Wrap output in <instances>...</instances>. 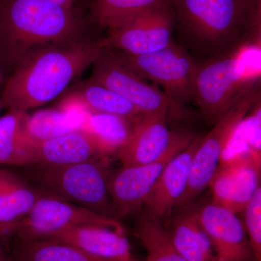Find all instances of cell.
<instances>
[{"label": "cell", "mask_w": 261, "mask_h": 261, "mask_svg": "<svg viewBox=\"0 0 261 261\" xmlns=\"http://www.w3.org/2000/svg\"><path fill=\"white\" fill-rule=\"evenodd\" d=\"M245 231L254 260L261 261V187L252 196L244 209Z\"/></svg>", "instance_id": "27"}, {"label": "cell", "mask_w": 261, "mask_h": 261, "mask_svg": "<svg viewBox=\"0 0 261 261\" xmlns=\"http://www.w3.org/2000/svg\"><path fill=\"white\" fill-rule=\"evenodd\" d=\"M76 130L61 110L44 109L28 114L23 125L25 142L29 145ZM30 149V148H29Z\"/></svg>", "instance_id": "26"}, {"label": "cell", "mask_w": 261, "mask_h": 261, "mask_svg": "<svg viewBox=\"0 0 261 261\" xmlns=\"http://www.w3.org/2000/svg\"><path fill=\"white\" fill-rule=\"evenodd\" d=\"M92 113H108L137 119L142 113L128 99L114 91L87 80L74 92Z\"/></svg>", "instance_id": "24"}, {"label": "cell", "mask_w": 261, "mask_h": 261, "mask_svg": "<svg viewBox=\"0 0 261 261\" xmlns=\"http://www.w3.org/2000/svg\"><path fill=\"white\" fill-rule=\"evenodd\" d=\"M29 148L35 166H68L101 158L92 136L84 130L31 144Z\"/></svg>", "instance_id": "17"}, {"label": "cell", "mask_w": 261, "mask_h": 261, "mask_svg": "<svg viewBox=\"0 0 261 261\" xmlns=\"http://www.w3.org/2000/svg\"><path fill=\"white\" fill-rule=\"evenodd\" d=\"M8 238L7 235L5 234L4 231H3V228L0 227V243L2 244L3 241H5L6 239Z\"/></svg>", "instance_id": "31"}, {"label": "cell", "mask_w": 261, "mask_h": 261, "mask_svg": "<svg viewBox=\"0 0 261 261\" xmlns=\"http://www.w3.org/2000/svg\"><path fill=\"white\" fill-rule=\"evenodd\" d=\"M202 136L196 135L190 145L168 163L143 207L146 214L169 226L173 209L177 206L187 188L192 159Z\"/></svg>", "instance_id": "15"}, {"label": "cell", "mask_w": 261, "mask_h": 261, "mask_svg": "<svg viewBox=\"0 0 261 261\" xmlns=\"http://www.w3.org/2000/svg\"><path fill=\"white\" fill-rule=\"evenodd\" d=\"M88 81L100 84L128 99L143 115L165 114L180 107L159 87L147 83L104 49L93 63Z\"/></svg>", "instance_id": "9"}, {"label": "cell", "mask_w": 261, "mask_h": 261, "mask_svg": "<svg viewBox=\"0 0 261 261\" xmlns=\"http://www.w3.org/2000/svg\"><path fill=\"white\" fill-rule=\"evenodd\" d=\"M3 109H4V108H3V102H2L1 99H0V118H1V113Z\"/></svg>", "instance_id": "33"}, {"label": "cell", "mask_w": 261, "mask_h": 261, "mask_svg": "<svg viewBox=\"0 0 261 261\" xmlns=\"http://www.w3.org/2000/svg\"><path fill=\"white\" fill-rule=\"evenodd\" d=\"M177 44L196 62L261 43V0H173Z\"/></svg>", "instance_id": "1"}, {"label": "cell", "mask_w": 261, "mask_h": 261, "mask_svg": "<svg viewBox=\"0 0 261 261\" xmlns=\"http://www.w3.org/2000/svg\"><path fill=\"white\" fill-rule=\"evenodd\" d=\"M173 5V0H92V21L109 30L149 10Z\"/></svg>", "instance_id": "22"}, {"label": "cell", "mask_w": 261, "mask_h": 261, "mask_svg": "<svg viewBox=\"0 0 261 261\" xmlns=\"http://www.w3.org/2000/svg\"><path fill=\"white\" fill-rule=\"evenodd\" d=\"M28 114L25 111H8L0 118V165L35 166L23 134Z\"/></svg>", "instance_id": "21"}, {"label": "cell", "mask_w": 261, "mask_h": 261, "mask_svg": "<svg viewBox=\"0 0 261 261\" xmlns=\"http://www.w3.org/2000/svg\"><path fill=\"white\" fill-rule=\"evenodd\" d=\"M195 212L214 246L216 261L254 260L245 226L238 214L214 201L195 207Z\"/></svg>", "instance_id": "14"}, {"label": "cell", "mask_w": 261, "mask_h": 261, "mask_svg": "<svg viewBox=\"0 0 261 261\" xmlns=\"http://www.w3.org/2000/svg\"><path fill=\"white\" fill-rule=\"evenodd\" d=\"M167 115H141L135 121L132 135L125 147L118 152L123 166L155 162L170 149L196 135L186 130H169Z\"/></svg>", "instance_id": "13"}, {"label": "cell", "mask_w": 261, "mask_h": 261, "mask_svg": "<svg viewBox=\"0 0 261 261\" xmlns=\"http://www.w3.org/2000/svg\"><path fill=\"white\" fill-rule=\"evenodd\" d=\"M58 108L68 116L76 130L82 129L92 113L83 101L73 93L63 99Z\"/></svg>", "instance_id": "28"}, {"label": "cell", "mask_w": 261, "mask_h": 261, "mask_svg": "<svg viewBox=\"0 0 261 261\" xmlns=\"http://www.w3.org/2000/svg\"><path fill=\"white\" fill-rule=\"evenodd\" d=\"M104 39L84 40L41 49L15 68L5 82L1 100L8 111L41 107L68 88L103 49Z\"/></svg>", "instance_id": "2"}, {"label": "cell", "mask_w": 261, "mask_h": 261, "mask_svg": "<svg viewBox=\"0 0 261 261\" xmlns=\"http://www.w3.org/2000/svg\"><path fill=\"white\" fill-rule=\"evenodd\" d=\"M261 43L221 58L197 62L194 102L214 123L237 98L260 82Z\"/></svg>", "instance_id": "4"}, {"label": "cell", "mask_w": 261, "mask_h": 261, "mask_svg": "<svg viewBox=\"0 0 261 261\" xmlns=\"http://www.w3.org/2000/svg\"><path fill=\"white\" fill-rule=\"evenodd\" d=\"M42 240L68 244L83 251L113 261L132 260V250L126 233L97 226L68 228Z\"/></svg>", "instance_id": "16"}, {"label": "cell", "mask_w": 261, "mask_h": 261, "mask_svg": "<svg viewBox=\"0 0 261 261\" xmlns=\"http://www.w3.org/2000/svg\"><path fill=\"white\" fill-rule=\"evenodd\" d=\"M98 159L68 166H39L30 174L43 191L98 214L116 218L108 190L109 175L106 162Z\"/></svg>", "instance_id": "5"}, {"label": "cell", "mask_w": 261, "mask_h": 261, "mask_svg": "<svg viewBox=\"0 0 261 261\" xmlns=\"http://www.w3.org/2000/svg\"><path fill=\"white\" fill-rule=\"evenodd\" d=\"M179 208L168 230L176 250L187 261H216L214 246L199 224L195 207L190 204Z\"/></svg>", "instance_id": "18"}, {"label": "cell", "mask_w": 261, "mask_h": 261, "mask_svg": "<svg viewBox=\"0 0 261 261\" xmlns=\"http://www.w3.org/2000/svg\"><path fill=\"white\" fill-rule=\"evenodd\" d=\"M4 72H3V67H2L1 61H0V85L3 83V81H4Z\"/></svg>", "instance_id": "32"}, {"label": "cell", "mask_w": 261, "mask_h": 261, "mask_svg": "<svg viewBox=\"0 0 261 261\" xmlns=\"http://www.w3.org/2000/svg\"><path fill=\"white\" fill-rule=\"evenodd\" d=\"M84 226H102L126 233L116 218L98 214L42 190L30 212L13 227L12 235H16L20 242L33 241Z\"/></svg>", "instance_id": "8"}, {"label": "cell", "mask_w": 261, "mask_h": 261, "mask_svg": "<svg viewBox=\"0 0 261 261\" xmlns=\"http://www.w3.org/2000/svg\"><path fill=\"white\" fill-rule=\"evenodd\" d=\"M261 97L260 82L239 96L229 108L214 122L212 129L202 136L194 154L185 193L176 207L192 204L209 187L224 151L239 125Z\"/></svg>", "instance_id": "6"}, {"label": "cell", "mask_w": 261, "mask_h": 261, "mask_svg": "<svg viewBox=\"0 0 261 261\" xmlns=\"http://www.w3.org/2000/svg\"><path fill=\"white\" fill-rule=\"evenodd\" d=\"M192 140L175 146L155 162L123 166L116 172L109 175L108 190L115 216L123 218L140 211L168 163L178 152L186 148Z\"/></svg>", "instance_id": "11"}, {"label": "cell", "mask_w": 261, "mask_h": 261, "mask_svg": "<svg viewBox=\"0 0 261 261\" xmlns=\"http://www.w3.org/2000/svg\"><path fill=\"white\" fill-rule=\"evenodd\" d=\"M16 261H113L90 255L68 244L48 240L20 242Z\"/></svg>", "instance_id": "25"}, {"label": "cell", "mask_w": 261, "mask_h": 261, "mask_svg": "<svg viewBox=\"0 0 261 261\" xmlns=\"http://www.w3.org/2000/svg\"><path fill=\"white\" fill-rule=\"evenodd\" d=\"M84 39L73 9L45 0H0V61L4 74L41 49Z\"/></svg>", "instance_id": "3"}, {"label": "cell", "mask_w": 261, "mask_h": 261, "mask_svg": "<svg viewBox=\"0 0 261 261\" xmlns=\"http://www.w3.org/2000/svg\"><path fill=\"white\" fill-rule=\"evenodd\" d=\"M260 159L258 152L242 151L218 168L209 185L212 201L234 214L243 213L260 187Z\"/></svg>", "instance_id": "12"}, {"label": "cell", "mask_w": 261, "mask_h": 261, "mask_svg": "<svg viewBox=\"0 0 261 261\" xmlns=\"http://www.w3.org/2000/svg\"><path fill=\"white\" fill-rule=\"evenodd\" d=\"M134 234L145 247L147 261H187L173 245L167 228L145 211L137 218Z\"/></svg>", "instance_id": "23"}, {"label": "cell", "mask_w": 261, "mask_h": 261, "mask_svg": "<svg viewBox=\"0 0 261 261\" xmlns=\"http://www.w3.org/2000/svg\"><path fill=\"white\" fill-rule=\"evenodd\" d=\"M128 261H137V260H134V259L132 258V260H128Z\"/></svg>", "instance_id": "34"}, {"label": "cell", "mask_w": 261, "mask_h": 261, "mask_svg": "<svg viewBox=\"0 0 261 261\" xmlns=\"http://www.w3.org/2000/svg\"><path fill=\"white\" fill-rule=\"evenodd\" d=\"M137 119L108 113H92L82 130L92 136L99 156L106 158L118 154L125 147Z\"/></svg>", "instance_id": "20"}, {"label": "cell", "mask_w": 261, "mask_h": 261, "mask_svg": "<svg viewBox=\"0 0 261 261\" xmlns=\"http://www.w3.org/2000/svg\"><path fill=\"white\" fill-rule=\"evenodd\" d=\"M53 4L59 5L63 8H68V9H73V3L75 0H45Z\"/></svg>", "instance_id": "29"}, {"label": "cell", "mask_w": 261, "mask_h": 261, "mask_svg": "<svg viewBox=\"0 0 261 261\" xmlns=\"http://www.w3.org/2000/svg\"><path fill=\"white\" fill-rule=\"evenodd\" d=\"M42 190L33 188L14 173L0 170V227L9 237L33 208Z\"/></svg>", "instance_id": "19"}, {"label": "cell", "mask_w": 261, "mask_h": 261, "mask_svg": "<svg viewBox=\"0 0 261 261\" xmlns=\"http://www.w3.org/2000/svg\"><path fill=\"white\" fill-rule=\"evenodd\" d=\"M175 25L173 5L149 10L109 30L104 38L106 49L130 55L161 50L174 42Z\"/></svg>", "instance_id": "10"}, {"label": "cell", "mask_w": 261, "mask_h": 261, "mask_svg": "<svg viewBox=\"0 0 261 261\" xmlns=\"http://www.w3.org/2000/svg\"><path fill=\"white\" fill-rule=\"evenodd\" d=\"M112 51L118 61L136 74L161 86L163 92L178 106L194 101L197 62L175 41L168 47L148 54Z\"/></svg>", "instance_id": "7"}, {"label": "cell", "mask_w": 261, "mask_h": 261, "mask_svg": "<svg viewBox=\"0 0 261 261\" xmlns=\"http://www.w3.org/2000/svg\"><path fill=\"white\" fill-rule=\"evenodd\" d=\"M0 261H10L9 257L7 256L4 250H3L1 243H0Z\"/></svg>", "instance_id": "30"}, {"label": "cell", "mask_w": 261, "mask_h": 261, "mask_svg": "<svg viewBox=\"0 0 261 261\" xmlns=\"http://www.w3.org/2000/svg\"><path fill=\"white\" fill-rule=\"evenodd\" d=\"M243 261H255V260H243Z\"/></svg>", "instance_id": "35"}]
</instances>
